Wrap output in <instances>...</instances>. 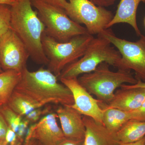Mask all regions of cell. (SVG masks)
Returning a JSON list of instances; mask_svg holds the SVG:
<instances>
[{
    "label": "cell",
    "mask_w": 145,
    "mask_h": 145,
    "mask_svg": "<svg viewBox=\"0 0 145 145\" xmlns=\"http://www.w3.org/2000/svg\"><path fill=\"white\" fill-rule=\"evenodd\" d=\"M22 73L15 90L43 107L48 104L71 106L74 104L72 92L50 71L40 68L30 71L27 68Z\"/></svg>",
    "instance_id": "1"
},
{
    "label": "cell",
    "mask_w": 145,
    "mask_h": 145,
    "mask_svg": "<svg viewBox=\"0 0 145 145\" xmlns=\"http://www.w3.org/2000/svg\"><path fill=\"white\" fill-rule=\"evenodd\" d=\"M10 7L11 29L26 47L31 59L38 64L47 65L42 42L45 27L32 8L31 0L17 1Z\"/></svg>",
    "instance_id": "2"
},
{
    "label": "cell",
    "mask_w": 145,
    "mask_h": 145,
    "mask_svg": "<svg viewBox=\"0 0 145 145\" xmlns=\"http://www.w3.org/2000/svg\"><path fill=\"white\" fill-rule=\"evenodd\" d=\"M109 67L107 63H102L92 72L78 78L80 84L90 94L107 104L122 85L135 84L138 81L131 71L118 69L117 71H112Z\"/></svg>",
    "instance_id": "3"
},
{
    "label": "cell",
    "mask_w": 145,
    "mask_h": 145,
    "mask_svg": "<svg viewBox=\"0 0 145 145\" xmlns=\"http://www.w3.org/2000/svg\"><path fill=\"white\" fill-rule=\"evenodd\" d=\"M93 38L91 34H83L75 36L69 41L60 42L44 32L42 42L48 59L47 69L58 78L65 68L83 57Z\"/></svg>",
    "instance_id": "4"
},
{
    "label": "cell",
    "mask_w": 145,
    "mask_h": 145,
    "mask_svg": "<svg viewBox=\"0 0 145 145\" xmlns=\"http://www.w3.org/2000/svg\"><path fill=\"white\" fill-rule=\"evenodd\" d=\"M112 45L106 39L97 35L91 42L83 57L65 68L58 79L78 78L92 72L103 63L117 68L121 55Z\"/></svg>",
    "instance_id": "5"
},
{
    "label": "cell",
    "mask_w": 145,
    "mask_h": 145,
    "mask_svg": "<svg viewBox=\"0 0 145 145\" xmlns=\"http://www.w3.org/2000/svg\"><path fill=\"white\" fill-rule=\"evenodd\" d=\"M47 36L60 42L70 41L75 36L89 34L85 27L69 18L64 9L39 0H31Z\"/></svg>",
    "instance_id": "6"
},
{
    "label": "cell",
    "mask_w": 145,
    "mask_h": 145,
    "mask_svg": "<svg viewBox=\"0 0 145 145\" xmlns=\"http://www.w3.org/2000/svg\"><path fill=\"white\" fill-rule=\"evenodd\" d=\"M98 35L110 42L121 54L117 69L133 70L137 80L145 82V36L142 34L137 41H130L117 37L110 28Z\"/></svg>",
    "instance_id": "7"
},
{
    "label": "cell",
    "mask_w": 145,
    "mask_h": 145,
    "mask_svg": "<svg viewBox=\"0 0 145 145\" xmlns=\"http://www.w3.org/2000/svg\"><path fill=\"white\" fill-rule=\"evenodd\" d=\"M64 10L71 20L84 25L89 34L93 36L106 29L114 16L111 11L95 5L89 0H69Z\"/></svg>",
    "instance_id": "8"
},
{
    "label": "cell",
    "mask_w": 145,
    "mask_h": 145,
    "mask_svg": "<svg viewBox=\"0 0 145 145\" xmlns=\"http://www.w3.org/2000/svg\"><path fill=\"white\" fill-rule=\"evenodd\" d=\"M29 57L26 47L12 29L0 37V65L3 71L22 72Z\"/></svg>",
    "instance_id": "9"
},
{
    "label": "cell",
    "mask_w": 145,
    "mask_h": 145,
    "mask_svg": "<svg viewBox=\"0 0 145 145\" xmlns=\"http://www.w3.org/2000/svg\"><path fill=\"white\" fill-rule=\"evenodd\" d=\"M78 78L58 79L72 92L74 104L71 106L83 116L91 117L96 121L103 124V110L99 105L100 101L94 98L81 85Z\"/></svg>",
    "instance_id": "10"
},
{
    "label": "cell",
    "mask_w": 145,
    "mask_h": 145,
    "mask_svg": "<svg viewBox=\"0 0 145 145\" xmlns=\"http://www.w3.org/2000/svg\"><path fill=\"white\" fill-rule=\"evenodd\" d=\"M56 112H51L43 116L29 127L25 136L36 139L45 145H56L65 138L62 130L58 125Z\"/></svg>",
    "instance_id": "11"
},
{
    "label": "cell",
    "mask_w": 145,
    "mask_h": 145,
    "mask_svg": "<svg viewBox=\"0 0 145 145\" xmlns=\"http://www.w3.org/2000/svg\"><path fill=\"white\" fill-rule=\"evenodd\" d=\"M65 137L84 141L86 129L83 115L71 106H59L56 110Z\"/></svg>",
    "instance_id": "12"
},
{
    "label": "cell",
    "mask_w": 145,
    "mask_h": 145,
    "mask_svg": "<svg viewBox=\"0 0 145 145\" xmlns=\"http://www.w3.org/2000/svg\"><path fill=\"white\" fill-rule=\"evenodd\" d=\"M86 131L84 145H117L120 141L116 133L91 117L83 116Z\"/></svg>",
    "instance_id": "13"
},
{
    "label": "cell",
    "mask_w": 145,
    "mask_h": 145,
    "mask_svg": "<svg viewBox=\"0 0 145 145\" xmlns=\"http://www.w3.org/2000/svg\"><path fill=\"white\" fill-rule=\"evenodd\" d=\"M113 98L107 104L108 107L131 112L138 108L145 101V89L120 87Z\"/></svg>",
    "instance_id": "14"
},
{
    "label": "cell",
    "mask_w": 145,
    "mask_h": 145,
    "mask_svg": "<svg viewBox=\"0 0 145 145\" xmlns=\"http://www.w3.org/2000/svg\"><path fill=\"white\" fill-rule=\"evenodd\" d=\"M141 2L145 4V0H121L116 13L106 29L116 24L126 23L132 27L137 36H141L142 34L137 25L136 18L137 8Z\"/></svg>",
    "instance_id": "15"
},
{
    "label": "cell",
    "mask_w": 145,
    "mask_h": 145,
    "mask_svg": "<svg viewBox=\"0 0 145 145\" xmlns=\"http://www.w3.org/2000/svg\"><path fill=\"white\" fill-rule=\"evenodd\" d=\"M99 105L103 110V125L111 132L117 133L125 123L130 120L129 112L108 107L106 103L100 101Z\"/></svg>",
    "instance_id": "16"
},
{
    "label": "cell",
    "mask_w": 145,
    "mask_h": 145,
    "mask_svg": "<svg viewBox=\"0 0 145 145\" xmlns=\"http://www.w3.org/2000/svg\"><path fill=\"white\" fill-rule=\"evenodd\" d=\"M120 142L131 143L139 141L145 136V121L130 120L116 133Z\"/></svg>",
    "instance_id": "17"
},
{
    "label": "cell",
    "mask_w": 145,
    "mask_h": 145,
    "mask_svg": "<svg viewBox=\"0 0 145 145\" xmlns=\"http://www.w3.org/2000/svg\"><path fill=\"white\" fill-rule=\"evenodd\" d=\"M22 73L13 70L6 71L0 73V101L7 103L18 83Z\"/></svg>",
    "instance_id": "18"
},
{
    "label": "cell",
    "mask_w": 145,
    "mask_h": 145,
    "mask_svg": "<svg viewBox=\"0 0 145 145\" xmlns=\"http://www.w3.org/2000/svg\"><path fill=\"white\" fill-rule=\"evenodd\" d=\"M6 104L23 118L35 109L41 107L26 96L15 90Z\"/></svg>",
    "instance_id": "19"
},
{
    "label": "cell",
    "mask_w": 145,
    "mask_h": 145,
    "mask_svg": "<svg viewBox=\"0 0 145 145\" xmlns=\"http://www.w3.org/2000/svg\"><path fill=\"white\" fill-rule=\"evenodd\" d=\"M0 113L5 119L8 127L15 132H17L23 117L17 114L7 104H4L0 107Z\"/></svg>",
    "instance_id": "20"
},
{
    "label": "cell",
    "mask_w": 145,
    "mask_h": 145,
    "mask_svg": "<svg viewBox=\"0 0 145 145\" xmlns=\"http://www.w3.org/2000/svg\"><path fill=\"white\" fill-rule=\"evenodd\" d=\"M10 6L0 4V37L11 29Z\"/></svg>",
    "instance_id": "21"
},
{
    "label": "cell",
    "mask_w": 145,
    "mask_h": 145,
    "mask_svg": "<svg viewBox=\"0 0 145 145\" xmlns=\"http://www.w3.org/2000/svg\"><path fill=\"white\" fill-rule=\"evenodd\" d=\"M42 107L35 109L24 118L27 120L30 124H32L39 121L42 117V116L52 112L50 111V109L49 108H42Z\"/></svg>",
    "instance_id": "22"
},
{
    "label": "cell",
    "mask_w": 145,
    "mask_h": 145,
    "mask_svg": "<svg viewBox=\"0 0 145 145\" xmlns=\"http://www.w3.org/2000/svg\"><path fill=\"white\" fill-rule=\"evenodd\" d=\"M129 112L130 120L145 121V101L138 108Z\"/></svg>",
    "instance_id": "23"
},
{
    "label": "cell",
    "mask_w": 145,
    "mask_h": 145,
    "mask_svg": "<svg viewBox=\"0 0 145 145\" xmlns=\"http://www.w3.org/2000/svg\"><path fill=\"white\" fill-rule=\"evenodd\" d=\"M30 124V123L24 117L23 118L20 125H19L18 130L16 132L18 138L25 139Z\"/></svg>",
    "instance_id": "24"
},
{
    "label": "cell",
    "mask_w": 145,
    "mask_h": 145,
    "mask_svg": "<svg viewBox=\"0 0 145 145\" xmlns=\"http://www.w3.org/2000/svg\"><path fill=\"white\" fill-rule=\"evenodd\" d=\"M8 127V125L5 119L0 113V144H2L5 142Z\"/></svg>",
    "instance_id": "25"
},
{
    "label": "cell",
    "mask_w": 145,
    "mask_h": 145,
    "mask_svg": "<svg viewBox=\"0 0 145 145\" xmlns=\"http://www.w3.org/2000/svg\"><path fill=\"white\" fill-rule=\"evenodd\" d=\"M18 137L15 131L8 127L6 134L5 142L9 145H13L17 142Z\"/></svg>",
    "instance_id": "26"
},
{
    "label": "cell",
    "mask_w": 145,
    "mask_h": 145,
    "mask_svg": "<svg viewBox=\"0 0 145 145\" xmlns=\"http://www.w3.org/2000/svg\"><path fill=\"white\" fill-rule=\"evenodd\" d=\"M46 3L64 9L68 3L66 0H39Z\"/></svg>",
    "instance_id": "27"
},
{
    "label": "cell",
    "mask_w": 145,
    "mask_h": 145,
    "mask_svg": "<svg viewBox=\"0 0 145 145\" xmlns=\"http://www.w3.org/2000/svg\"><path fill=\"white\" fill-rule=\"evenodd\" d=\"M95 5L101 7H106L112 5L116 0H89Z\"/></svg>",
    "instance_id": "28"
},
{
    "label": "cell",
    "mask_w": 145,
    "mask_h": 145,
    "mask_svg": "<svg viewBox=\"0 0 145 145\" xmlns=\"http://www.w3.org/2000/svg\"><path fill=\"white\" fill-rule=\"evenodd\" d=\"M56 145H84V141H76L65 137Z\"/></svg>",
    "instance_id": "29"
},
{
    "label": "cell",
    "mask_w": 145,
    "mask_h": 145,
    "mask_svg": "<svg viewBox=\"0 0 145 145\" xmlns=\"http://www.w3.org/2000/svg\"><path fill=\"white\" fill-rule=\"evenodd\" d=\"M121 87L124 88H142L145 89V82L138 80L137 83L135 84L130 85L125 84L122 85Z\"/></svg>",
    "instance_id": "30"
},
{
    "label": "cell",
    "mask_w": 145,
    "mask_h": 145,
    "mask_svg": "<svg viewBox=\"0 0 145 145\" xmlns=\"http://www.w3.org/2000/svg\"><path fill=\"white\" fill-rule=\"evenodd\" d=\"M40 142L32 137L25 136L23 145H39Z\"/></svg>",
    "instance_id": "31"
},
{
    "label": "cell",
    "mask_w": 145,
    "mask_h": 145,
    "mask_svg": "<svg viewBox=\"0 0 145 145\" xmlns=\"http://www.w3.org/2000/svg\"><path fill=\"white\" fill-rule=\"evenodd\" d=\"M145 136L142 139L137 142L131 143H124L119 142L117 145H145Z\"/></svg>",
    "instance_id": "32"
},
{
    "label": "cell",
    "mask_w": 145,
    "mask_h": 145,
    "mask_svg": "<svg viewBox=\"0 0 145 145\" xmlns=\"http://www.w3.org/2000/svg\"><path fill=\"white\" fill-rule=\"evenodd\" d=\"M16 0H0V4L12 6L16 2Z\"/></svg>",
    "instance_id": "33"
},
{
    "label": "cell",
    "mask_w": 145,
    "mask_h": 145,
    "mask_svg": "<svg viewBox=\"0 0 145 145\" xmlns=\"http://www.w3.org/2000/svg\"><path fill=\"white\" fill-rule=\"evenodd\" d=\"M3 102V101H0V107L1 106H2L3 105H4V104H5Z\"/></svg>",
    "instance_id": "34"
},
{
    "label": "cell",
    "mask_w": 145,
    "mask_h": 145,
    "mask_svg": "<svg viewBox=\"0 0 145 145\" xmlns=\"http://www.w3.org/2000/svg\"><path fill=\"white\" fill-rule=\"evenodd\" d=\"M3 71L1 67V65H0V73H1V72H3Z\"/></svg>",
    "instance_id": "35"
},
{
    "label": "cell",
    "mask_w": 145,
    "mask_h": 145,
    "mask_svg": "<svg viewBox=\"0 0 145 145\" xmlns=\"http://www.w3.org/2000/svg\"><path fill=\"white\" fill-rule=\"evenodd\" d=\"M39 145H45L44 144H41V143H40V144Z\"/></svg>",
    "instance_id": "36"
},
{
    "label": "cell",
    "mask_w": 145,
    "mask_h": 145,
    "mask_svg": "<svg viewBox=\"0 0 145 145\" xmlns=\"http://www.w3.org/2000/svg\"><path fill=\"white\" fill-rule=\"evenodd\" d=\"M144 25L145 26V20H144Z\"/></svg>",
    "instance_id": "37"
},
{
    "label": "cell",
    "mask_w": 145,
    "mask_h": 145,
    "mask_svg": "<svg viewBox=\"0 0 145 145\" xmlns=\"http://www.w3.org/2000/svg\"><path fill=\"white\" fill-rule=\"evenodd\" d=\"M16 1H20V0H16Z\"/></svg>",
    "instance_id": "38"
},
{
    "label": "cell",
    "mask_w": 145,
    "mask_h": 145,
    "mask_svg": "<svg viewBox=\"0 0 145 145\" xmlns=\"http://www.w3.org/2000/svg\"><path fill=\"white\" fill-rule=\"evenodd\" d=\"M1 144H0V145H1Z\"/></svg>",
    "instance_id": "39"
},
{
    "label": "cell",
    "mask_w": 145,
    "mask_h": 145,
    "mask_svg": "<svg viewBox=\"0 0 145 145\" xmlns=\"http://www.w3.org/2000/svg\"></svg>",
    "instance_id": "40"
}]
</instances>
